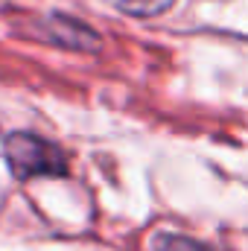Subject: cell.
<instances>
[{"label":"cell","instance_id":"obj_1","mask_svg":"<svg viewBox=\"0 0 248 251\" xmlns=\"http://www.w3.org/2000/svg\"><path fill=\"white\" fill-rule=\"evenodd\" d=\"M3 158L9 173L18 181L29 178H56L67 173V155L59 143L35 131H12L3 140Z\"/></svg>","mask_w":248,"mask_h":251},{"label":"cell","instance_id":"obj_2","mask_svg":"<svg viewBox=\"0 0 248 251\" xmlns=\"http://www.w3.org/2000/svg\"><path fill=\"white\" fill-rule=\"evenodd\" d=\"M41 35L64 50H76V53H97L102 47V38L82 21L67 18V15H50L41 24Z\"/></svg>","mask_w":248,"mask_h":251},{"label":"cell","instance_id":"obj_3","mask_svg":"<svg viewBox=\"0 0 248 251\" xmlns=\"http://www.w3.org/2000/svg\"><path fill=\"white\" fill-rule=\"evenodd\" d=\"M152 249L155 251H213L207 249L204 243L193 240V237H184V234H173V231H161L152 237Z\"/></svg>","mask_w":248,"mask_h":251},{"label":"cell","instance_id":"obj_4","mask_svg":"<svg viewBox=\"0 0 248 251\" xmlns=\"http://www.w3.org/2000/svg\"><path fill=\"white\" fill-rule=\"evenodd\" d=\"M175 0H120V9L131 18H155L173 9Z\"/></svg>","mask_w":248,"mask_h":251}]
</instances>
